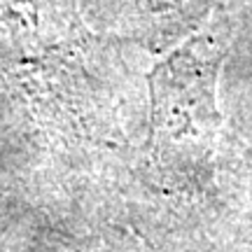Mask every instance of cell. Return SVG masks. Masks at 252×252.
<instances>
[{
    "label": "cell",
    "instance_id": "obj_1",
    "mask_svg": "<svg viewBox=\"0 0 252 252\" xmlns=\"http://www.w3.org/2000/svg\"><path fill=\"white\" fill-rule=\"evenodd\" d=\"M231 37V19L217 12L150 72V161L175 185H194L210 171L222 126L217 80Z\"/></svg>",
    "mask_w": 252,
    "mask_h": 252
},
{
    "label": "cell",
    "instance_id": "obj_2",
    "mask_svg": "<svg viewBox=\"0 0 252 252\" xmlns=\"http://www.w3.org/2000/svg\"><path fill=\"white\" fill-rule=\"evenodd\" d=\"M138 9L159 26H191L213 0H135Z\"/></svg>",
    "mask_w": 252,
    "mask_h": 252
}]
</instances>
